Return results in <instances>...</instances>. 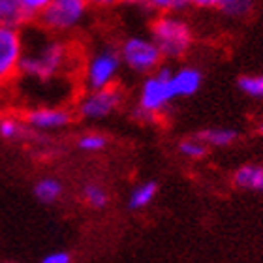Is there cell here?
Instances as JSON below:
<instances>
[{"instance_id":"1","label":"cell","mask_w":263,"mask_h":263,"mask_svg":"<svg viewBox=\"0 0 263 263\" xmlns=\"http://www.w3.org/2000/svg\"><path fill=\"white\" fill-rule=\"evenodd\" d=\"M68 61H70L68 45L57 38H47L38 45L25 47L19 73L32 81L49 83L64 71Z\"/></svg>"},{"instance_id":"2","label":"cell","mask_w":263,"mask_h":263,"mask_svg":"<svg viewBox=\"0 0 263 263\" xmlns=\"http://www.w3.org/2000/svg\"><path fill=\"white\" fill-rule=\"evenodd\" d=\"M171 68L160 66L154 73L145 77L137 98V107L134 109V117L137 121L154 122L170 107L171 102L177 100L171 87Z\"/></svg>"},{"instance_id":"3","label":"cell","mask_w":263,"mask_h":263,"mask_svg":"<svg viewBox=\"0 0 263 263\" xmlns=\"http://www.w3.org/2000/svg\"><path fill=\"white\" fill-rule=\"evenodd\" d=\"M151 40H153L162 59H182L194 42L192 28L184 19L177 15H158L151 25Z\"/></svg>"},{"instance_id":"4","label":"cell","mask_w":263,"mask_h":263,"mask_svg":"<svg viewBox=\"0 0 263 263\" xmlns=\"http://www.w3.org/2000/svg\"><path fill=\"white\" fill-rule=\"evenodd\" d=\"M87 11L88 4L85 0H51L36 19L45 32L62 34L79 27Z\"/></svg>"},{"instance_id":"5","label":"cell","mask_w":263,"mask_h":263,"mask_svg":"<svg viewBox=\"0 0 263 263\" xmlns=\"http://www.w3.org/2000/svg\"><path fill=\"white\" fill-rule=\"evenodd\" d=\"M119 55L128 70L141 73V76L154 73L164 61L156 44L151 38H143V36H132L124 40L119 47Z\"/></svg>"},{"instance_id":"6","label":"cell","mask_w":263,"mask_h":263,"mask_svg":"<svg viewBox=\"0 0 263 263\" xmlns=\"http://www.w3.org/2000/svg\"><path fill=\"white\" fill-rule=\"evenodd\" d=\"M122 61L119 49L115 47H104L96 51L87 62L85 68V87L87 90H100L115 85Z\"/></svg>"},{"instance_id":"7","label":"cell","mask_w":263,"mask_h":263,"mask_svg":"<svg viewBox=\"0 0 263 263\" xmlns=\"http://www.w3.org/2000/svg\"><path fill=\"white\" fill-rule=\"evenodd\" d=\"M122 102H124V92L117 85L100 90H88L77 104V115L85 121H102L113 115Z\"/></svg>"},{"instance_id":"8","label":"cell","mask_w":263,"mask_h":263,"mask_svg":"<svg viewBox=\"0 0 263 263\" xmlns=\"http://www.w3.org/2000/svg\"><path fill=\"white\" fill-rule=\"evenodd\" d=\"M25 40L19 28L0 27V79L8 81L19 73Z\"/></svg>"},{"instance_id":"9","label":"cell","mask_w":263,"mask_h":263,"mask_svg":"<svg viewBox=\"0 0 263 263\" xmlns=\"http://www.w3.org/2000/svg\"><path fill=\"white\" fill-rule=\"evenodd\" d=\"M23 121L30 130L36 132H55L70 126L73 113L61 105H38L28 109L23 115Z\"/></svg>"},{"instance_id":"10","label":"cell","mask_w":263,"mask_h":263,"mask_svg":"<svg viewBox=\"0 0 263 263\" xmlns=\"http://www.w3.org/2000/svg\"><path fill=\"white\" fill-rule=\"evenodd\" d=\"M203 73L194 66H182L171 73V87L175 98H190L201 88Z\"/></svg>"},{"instance_id":"11","label":"cell","mask_w":263,"mask_h":263,"mask_svg":"<svg viewBox=\"0 0 263 263\" xmlns=\"http://www.w3.org/2000/svg\"><path fill=\"white\" fill-rule=\"evenodd\" d=\"M233 184L247 192L263 194V165L245 164L233 173Z\"/></svg>"},{"instance_id":"12","label":"cell","mask_w":263,"mask_h":263,"mask_svg":"<svg viewBox=\"0 0 263 263\" xmlns=\"http://www.w3.org/2000/svg\"><path fill=\"white\" fill-rule=\"evenodd\" d=\"M197 137H199L207 147L226 148V147H231V145L239 139V132H237L235 128L214 126V128H205V130L197 132Z\"/></svg>"},{"instance_id":"13","label":"cell","mask_w":263,"mask_h":263,"mask_svg":"<svg viewBox=\"0 0 263 263\" xmlns=\"http://www.w3.org/2000/svg\"><path fill=\"white\" fill-rule=\"evenodd\" d=\"M62 192H64V186L62 182L55 177H42L40 181H36L32 188L34 197L38 199L40 203L44 205H53L62 197Z\"/></svg>"},{"instance_id":"14","label":"cell","mask_w":263,"mask_h":263,"mask_svg":"<svg viewBox=\"0 0 263 263\" xmlns=\"http://www.w3.org/2000/svg\"><path fill=\"white\" fill-rule=\"evenodd\" d=\"M158 196V182L156 181H147L137 184L128 196V209L130 211H141L147 209L151 203L154 201V197Z\"/></svg>"},{"instance_id":"15","label":"cell","mask_w":263,"mask_h":263,"mask_svg":"<svg viewBox=\"0 0 263 263\" xmlns=\"http://www.w3.org/2000/svg\"><path fill=\"white\" fill-rule=\"evenodd\" d=\"M28 19L19 0H0V27L21 28Z\"/></svg>"},{"instance_id":"16","label":"cell","mask_w":263,"mask_h":263,"mask_svg":"<svg viewBox=\"0 0 263 263\" xmlns=\"http://www.w3.org/2000/svg\"><path fill=\"white\" fill-rule=\"evenodd\" d=\"M30 128L25 124L23 119L4 115L0 117V139L4 141H23L28 136Z\"/></svg>"},{"instance_id":"17","label":"cell","mask_w":263,"mask_h":263,"mask_svg":"<svg viewBox=\"0 0 263 263\" xmlns=\"http://www.w3.org/2000/svg\"><path fill=\"white\" fill-rule=\"evenodd\" d=\"M213 8L228 17H247L254 10V0H214Z\"/></svg>"},{"instance_id":"18","label":"cell","mask_w":263,"mask_h":263,"mask_svg":"<svg viewBox=\"0 0 263 263\" xmlns=\"http://www.w3.org/2000/svg\"><path fill=\"white\" fill-rule=\"evenodd\" d=\"M137 4H141L143 8H147L148 11H156L162 15L167 13H179L188 8V0H139Z\"/></svg>"},{"instance_id":"19","label":"cell","mask_w":263,"mask_h":263,"mask_svg":"<svg viewBox=\"0 0 263 263\" xmlns=\"http://www.w3.org/2000/svg\"><path fill=\"white\" fill-rule=\"evenodd\" d=\"M237 88L242 94H247L248 98L263 100V73H247L237 79Z\"/></svg>"},{"instance_id":"20","label":"cell","mask_w":263,"mask_h":263,"mask_svg":"<svg viewBox=\"0 0 263 263\" xmlns=\"http://www.w3.org/2000/svg\"><path fill=\"white\" fill-rule=\"evenodd\" d=\"M83 199L88 207L92 209H105L109 203V194L104 186H100L96 182H88L83 186Z\"/></svg>"},{"instance_id":"21","label":"cell","mask_w":263,"mask_h":263,"mask_svg":"<svg viewBox=\"0 0 263 263\" xmlns=\"http://www.w3.org/2000/svg\"><path fill=\"white\" fill-rule=\"evenodd\" d=\"M177 148H179V153H181L182 156H186V158H190V160L205 158V156H207V151H209L207 145H205L197 136L181 139L179 145H177Z\"/></svg>"},{"instance_id":"22","label":"cell","mask_w":263,"mask_h":263,"mask_svg":"<svg viewBox=\"0 0 263 263\" xmlns=\"http://www.w3.org/2000/svg\"><path fill=\"white\" fill-rule=\"evenodd\" d=\"M109 139L100 132H87L77 139V148L83 153H100L107 147Z\"/></svg>"},{"instance_id":"23","label":"cell","mask_w":263,"mask_h":263,"mask_svg":"<svg viewBox=\"0 0 263 263\" xmlns=\"http://www.w3.org/2000/svg\"><path fill=\"white\" fill-rule=\"evenodd\" d=\"M49 2L51 0H19V4H21V8L28 15V19L38 17L40 13L45 10V6L49 4Z\"/></svg>"},{"instance_id":"24","label":"cell","mask_w":263,"mask_h":263,"mask_svg":"<svg viewBox=\"0 0 263 263\" xmlns=\"http://www.w3.org/2000/svg\"><path fill=\"white\" fill-rule=\"evenodd\" d=\"M40 263H71V256L68 252H64V250H57V252L44 256Z\"/></svg>"},{"instance_id":"25","label":"cell","mask_w":263,"mask_h":263,"mask_svg":"<svg viewBox=\"0 0 263 263\" xmlns=\"http://www.w3.org/2000/svg\"><path fill=\"white\" fill-rule=\"evenodd\" d=\"M214 0H188L190 6H196V8H213Z\"/></svg>"},{"instance_id":"26","label":"cell","mask_w":263,"mask_h":263,"mask_svg":"<svg viewBox=\"0 0 263 263\" xmlns=\"http://www.w3.org/2000/svg\"><path fill=\"white\" fill-rule=\"evenodd\" d=\"M88 6H113V4H117L119 0H85Z\"/></svg>"},{"instance_id":"27","label":"cell","mask_w":263,"mask_h":263,"mask_svg":"<svg viewBox=\"0 0 263 263\" xmlns=\"http://www.w3.org/2000/svg\"><path fill=\"white\" fill-rule=\"evenodd\" d=\"M256 134H258V136H263V121L256 124Z\"/></svg>"},{"instance_id":"28","label":"cell","mask_w":263,"mask_h":263,"mask_svg":"<svg viewBox=\"0 0 263 263\" xmlns=\"http://www.w3.org/2000/svg\"><path fill=\"white\" fill-rule=\"evenodd\" d=\"M2 88H4V81L0 79V98H2Z\"/></svg>"},{"instance_id":"29","label":"cell","mask_w":263,"mask_h":263,"mask_svg":"<svg viewBox=\"0 0 263 263\" xmlns=\"http://www.w3.org/2000/svg\"><path fill=\"white\" fill-rule=\"evenodd\" d=\"M119 2H136V4H137L139 0H119Z\"/></svg>"},{"instance_id":"30","label":"cell","mask_w":263,"mask_h":263,"mask_svg":"<svg viewBox=\"0 0 263 263\" xmlns=\"http://www.w3.org/2000/svg\"><path fill=\"white\" fill-rule=\"evenodd\" d=\"M0 263H10V261H0Z\"/></svg>"}]
</instances>
